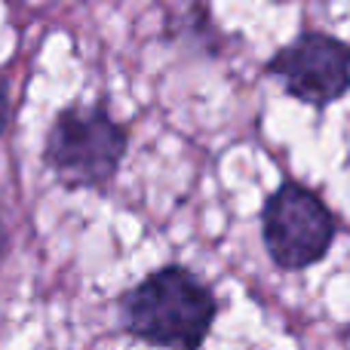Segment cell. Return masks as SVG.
Returning <instances> with one entry per match:
<instances>
[{
	"instance_id": "obj_1",
	"label": "cell",
	"mask_w": 350,
	"mask_h": 350,
	"mask_svg": "<svg viewBox=\"0 0 350 350\" xmlns=\"http://www.w3.org/2000/svg\"><path fill=\"white\" fill-rule=\"evenodd\" d=\"M123 326L157 350H206L237 332L230 326V298L178 265L148 273L123 298Z\"/></svg>"
},
{
	"instance_id": "obj_2",
	"label": "cell",
	"mask_w": 350,
	"mask_h": 350,
	"mask_svg": "<svg viewBox=\"0 0 350 350\" xmlns=\"http://www.w3.org/2000/svg\"><path fill=\"white\" fill-rule=\"evenodd\" d=\"M126 133L98 105H74L55 117L46 139V163L71 187H92L117 172Z\"/></svg>"
},
{
	"instance_id": "obj_3",
	"label": "cell",
	"mask_w": 350,
	"mask_h": 350,
	"mask_svg": "<svg viewBox=\"0 0 350 350\" xmlns=\"http://www.w3.org/2000/svg\"><path fill=\"white\" fill-rule=\"evenodd\" d=\"M261 237L283 271H304L326 255L332 243V218L304 187L280 185V191L265 203Z\"/></svg>"
},
{
	"instance_id": "obj_4",
	"label": "cell",
	"mask_w": 350,
	"mask_h": 350,
	"mask_svg": "<svg viewBox=\"0 0 350 350\" xmlns=\"http://www.w3.org/2000/svg\"><path fill=\"white\" fill-rule=\"evenodd\" d=\"M273 74L283 90L301 102H335L350 90V49L326 34H304L280 49Z\"/></svg>"
},
{
	"instance_id": "obj_5",
	"label": "cell",
	"mask_w": 350,
	"mask_h": 350,
	"mask_svg": "<svg viewBox=\"0 0 350 350\" xmlns=\"http://www.w3.org/2000/svg\"><path fill=\"white\" fill-rule=\"evenodd\" d=\"M6 120H10V83L0 74V133L6 129Z\"/></svg>"
},
{
	"instance_id": "obj_6",
	"label": "cell",
	"mask_w": 350,
	"mask_h": 350,
	"mask_svg": "<svg viewBox=\"0 0 350 350\" xmlns=\"http://www.w3.org/2000/svg\"><path fill=\"white\" fill-rule=\"evenodd\" d=\"M6 252H10V230H6V221L0 215V261L6 258Z\"/></svg>"
}]
</instances>
